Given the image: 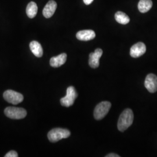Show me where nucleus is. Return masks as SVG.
Segmentation results:
<instances>
[{
	"label": "nucleus",
	"mask_w": 157,
	"mask_h": 157,
	"mask_svg": "<svg viewBox=\"0 0 157 157\" xmlns=\"http://www.w3.org/2000/svg\"><path fill=\"white\" fill-rule=\"evenodd\" d=\"M30 48L34 55L37 57H41L43 54V48L39 42L33 41L30 43Z\"/></svg>",
	"instance_id": "obj_13"
},
{
	"label": "nucleus",
	"mask_w": 157,
	"mask_h": 157,
	"mask_svg": "<svg viewBox=\"0 0 157 157\" xmlns=\"http://www.w3.org/2000/svg\"><path fill=\"white\" fill-rule=\"evenodd\" d=\"M146 51V45L142 42H139L131 47L130 55L133 58H139L144 54Z\"/></svg>",
	"instance_id": "obj_8"
},
{
	"label": "nucleus",
	"mask_w": 157,
	"mask_h": 157,
	"mask_svg": "<svg viewBox=\"0 0 157 157\" xmlns=\"http://www.w3.org/2000/svg\"><path fill=\"white\" fill-rule=\"evenodd\" d=\"M120 156L118 155V154H109L105 157H119Z\"/></svg>",
	"instance_id": "obj_19"
},
{
	"label": "nucleus",
	"mask_w": 157,
	"mask_h": 157,
	"mask_svg": "<svg viewBox=\"0 0 157 157\" xmlns=\"http://www.w3.org/2000/svg\"><path fill=\"white\" fill-rule=\"evenodd\" d=\"M67 59V55L65 53H62L58 56L52 57L50 59V63L52 67H59L66 62Z\"/></svg>",
	"instance_id": "obj_12"
},
{
	"label": "nucleus",
	"mask_w": 157,
	"mask_h": 157,
	"mask_svg": "<svg viewBox=\"0 0 157 157\" xmlns=\"http://www.w3.org/2000/svg\"><path fill=\"white\" fill-rule=\"evenodd\" d=\"M111 104L108 101H102L95 107L94 111V117L96 120H101L104 118L109 112Z\"/></svg>",
	"instance_id": "obj_3"
},
{
	"label": "nucleus",
	"mask_w": 157,
	"mask_h": 157,
	"mask_svg": "<svg viewBox=\"0 0 157 157\" xmlns=\"http://www.w3.org/2000/svg\"><path fill=\"white\" fill-rule=\"evenodd\" d=\"M57 4L56 2L54 0H50L45 5L43 11V14L45 18H50L54 14L56 11Z\"/></svg>",
	"instance_id": "obj_10"
},
{
	"label": "nucleus",
	"mask_w": 157,
	"mask_h": 157,
	"mask_svg": "<svg viewBox=\"0 0 157 157\" xmlns=\"http://www.w3.org/2000/svg\"><path fill=\"white\" fill-rule=\"evenodd\" d=\"M152 6L151 0H140L138 4V9L141 13H146L150 11Z\"/></svg>",
	"instance_id": "obj_14"
},
{
	"label": "nucleus",
	"mask_w": 157,
	"mask_h": 157,
	"mask_svg": "<svg viewBox=\"0 0 157 157\" xmlns=\"http://www.w3.org/2000/svg\"><path fill=\"white\" fill-rule=\"evenodd\" d=\"M134 115L130 109H126L121 114L118 122V128L119 131L124 132L129 128L133 122Z\"/></svg>",
	"instance_id": "obj_1"
},
{
	"label": "nucleus",
	"mask_w": 157,
	"mask_h": 157,
	"mask_svg": "<svg viewBox=\"0 0 157 157\" xmlns=\"http://www.w3.org/2000/svg\"><path fill=\"white\" fill-rule=\"evenodd\" d=\"M144 86L149 92L154 93L157 91V76L154 74H149L147 76Z\"/></svg>",
	"instance_id": "obj_7"
},
{
	"label": "nucleus",
	"mask_w": 157,
	"mask_h": 157,
	"mask_svg": "<svg viewBox=\"0 0 157 157\" xmlns=\"http://www.w3.org/2000/svg\"><path fill=\"white\" fill-rule=\"evenodd\" d=\"M4 113L8 118L13 119H21L25 118L27 112L22 108L9 107L6 108Z\"/></svg>",
	"instance_id": "obj_4"
},
{
	"label": "nucleus",
	"mask_w": 157,
	"mask_h": 157,
	"mask_svg": "<svg viewBox=\"0 0 157 157\" xmlns=\"http://www.w3.org/2000/svg\"><path fill=\"white\" fill-rule=\"evenodd\" d=\"M77 97L78 93L75 87L73 86H70L67 89L66 96L61 99V104L63 107H71L74 104Z\"/></svg>",
	"instance_id": "obj_5"
},
{
	"label": "nucleus",
	"mask_w": 157,
	"mask_h": 157,
	"mask_svg": "<svg viewBox=\"0 0 157 157\" xmlns=\"http://www.w3.org/2000/svg\"><path fill=\"white\" fill-rule=\"evenodd\" d=\"M103 51L100 48H97L94 52L89 55V64L92 68H97L100 65V59L102 55Z\"/></svg>",
	"instance_id": "obj_9"
},
{
	"label": "nucleus",
	"mask_w": 157,
	"mask_h": 157,
	"mask_svg": "<svg viewBox=\"0 0 157 157\" xmlns=\"http://www.w3.org/2000/svg\"><path fill=\"white\" fill-rule=\"evenodd\" d=\"M93 1L94 0H83V2H84V3L86 5L88 6V5L91 4L93 2Z\"/></svg>",
	"instance_id": "obj_18"
},
{
	"label": "nucleus",
	"mask_w": 157,
	"mask_h": 157,
	"mask_svg": "<svg viewBox=\"0 0 157 157\" xmlns=\"http://www.w3.org/2000/svg\"><path fill=\"white\" fill-rule=\"evenodd\" d=\"M71 132L69 130L62 128L52 129L48 133V138L51 142L55 143L58 141L66 139L70 136Z\"/></svg>",
	"instance_id": "obj_2"
},
{
	"label": "nucleus",
	"mask_w": 157,
	"mask_h": 157,
	"mask_svg": "<svg viewBox=\"0 0 157 157\" xmlns=\"http://www.w3.org/2000/svg\"><path fill=\"white\" fill-rule=\"evenodd\" d=\"M3 96L6 101L14 105H17L23 101L22 94L13 90H6L4 92Z\"/></svg>",
	"instance_id": "obj_6"
},
{
	"label": "nucleus",
	"mask_w": 157,
	"mask_h": 157,
	"mask_svg": "<svg viewBox=\"0 0 157 157\" xmlns=\"http://www.w3.org/2000/svg\"><path fill=\"white\" fill-rule=\"evenodd\" d=\"M115 18L117 22L122 25H126L130 22L129 17L123 12H117L115 15Z\"/></svg>",
	"instance_id": "obj_16"
},
{
	"label": "nucleus",
	"mask_w": 157,
	"mask_h": 157,
	"mask_svg": "<svg viewBox=\"0 0 157 157\" xmlns=\"http://www.w3.org/2000/svg\"><path fill=\"white\" fill-rule=\"evenodd\" d=\"M38 11V7L34 2H30L26 7V14L29 18H34L36 16Z\"/></svg>",
	"instance_id": "obj_15"
},
{
	"label": "nucleus",
	"mask_w": 157,
	"mask_h": 157,
	"mask_svg": "<svg viewBox=\"0 0 157 157\" xmlns=\"http://www.w3.org/2000/svg\"><path fill=\"white\" fill-rule=\"evenodd\" d=\"M6 157H18V154L17 152L15 151H11L8 152L6 155Z\"/></svg>",
	"instance_id": "obj_17"
},
{
	"label": "nucleus",
	"mask_w": 157,
	"mask_h": 157,
	"mask_svg": "<svg viewBox=\"0 0 157 157\" xmlns=\"http://www.w3.org/2000/svg\"><path fill=\"white\" fill-rule=\"evenodd\" d=\"M95 32L92 30H84L78 32L76 38L81 41H89L95 38Z\"/></svg>",
	"instance_id": "obj_11"
}]
</instances>
